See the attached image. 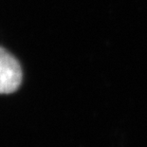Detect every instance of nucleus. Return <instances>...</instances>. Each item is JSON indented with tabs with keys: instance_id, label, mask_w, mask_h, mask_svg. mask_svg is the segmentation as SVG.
<instances>
[{
	"instance_id": "obj_1",
	"label": "nucleus",
	"mask_w": 147,
	"mask_h": 147,
	"mask_svg": "<svg viewBox=\"0 0 147 147\" xmlns=\"http://www.w3.org/2000/svg\"><path fill=\"white\" fill-rule=\"evenodd\" d=\"M22 83L21 65L15 57L0 47V94H10Z\"/></svg>"
}]
</instances>
